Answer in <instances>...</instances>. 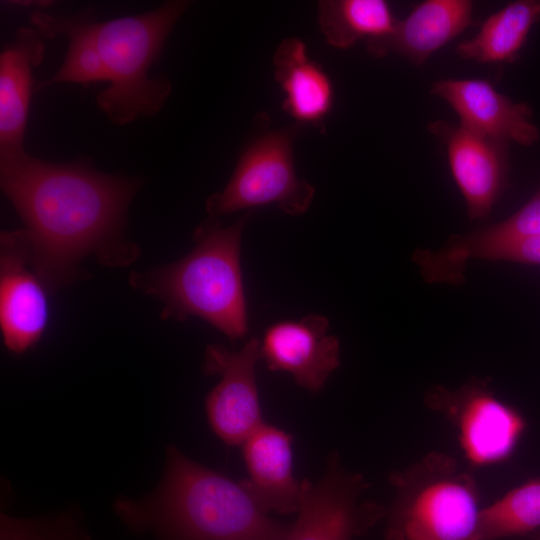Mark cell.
Here are the masks:
<instances>
[{
	"mask_svg": "<svg viewBox=\"0 0 540 540\" xmlns=\"http://www.w3.org/2000/svg\"><path fill=\"white\" fill-rule=\"evenodd\" d=\"M142 181L98 172L81 158L52 163L25 150L0 154L1 190L21 218L30 265L49 293L75 282L93 256L125 267L140 249L125 236Z\"/></svg>",
	"mask_w": 540,
	"mask_h": 540,
	"instance_id": "cell-1",
	"label": "cell"
},
{
	"mask_svg": "<svg viewBox=\"0 0 540 540\" xmlns=\"http://www.w3.org/2000/svg\"><path fill=\"white\" fill-rule=\"evenodd\" d=\"M118 518L157 540H285L291 526L269 517L243 481L200 465L177 447L166 451L163 478L140 499H118Z\"/></svg>",
	"mask_w": 540,
	"mask_h": 540,
	"instance_id": "cell-2",
	"label": "cell"
},
{
	"mask_svg": "<svg viewBox=\"0 0 540 540\" xmlns=\"http://www.w3.org/2000/svg\"><path fill=\"white\" fill-rule=\"evenodd\" d=\"M250 213L230 226L208 216L194 231V248L170 264L133 271L131 287L163 304L161 317H198L231 340L248 332L247 303L240 263L241 240Z\"/></svg>",
	"mask_w": 540,
	"mask_h": 540,
	"instance_id": "cell-3",
	"label": "cell"
},
{
	"mask_svg": "<svg viewBox=\"0 0 540 540\" xmlns=\"http://www.w3.org/2000/svg\"><path fill=\"white\" fill-rule=\"evenodd\" d=\"M191 1L173 0L142 14L98 21L91 11L73 17L95 46L109 86L98 107L117 125L155 115L171 93L165 76L150 77L164 43Z\"/></svg>",
	"mask_w": 540,
	"mask_h": 540,
	"instance_id": "cell-4",
	"label": "cell"
},
{
	"mask_svg": "<svg viewBox=\"0 0 540 540\" xmlns=\"http://www.w3.org/2000/svg\"><path fill=\"white\" fill-rule=\"evenodd\" d=\"M391 483L396 498L385 540H479L477 486L450 456L430 453L392 474Z\"/></svg>",
	"mask_w": 540,
	"mask_h": 540,
	"instance_id": "cell-5",
	"label": "cell"
},
{
	"mask_svg": "<svg viewBox=\"0 0 540 540\" xmlns=\"http://www.w3.org/2000/svg\"><path fill=\"white\" fill-rule=\"evenodd\" d=\"M299 132L296 124L257 134L240 155L224 189L207 198L208 216L219 218L270 205L292 216L305 213L316 190L295 169L294 142Z\"/></svg>",
	"mask_w": 540,
	"mask_h": 540,
	"instance_id": "cell-6",
	"label": "cell"
},
{
	"mask_svg": "<svg viewBox=\"0 0 540 540\" xmlns=\"http://www.w3.org/2000/svg\"><path fill=\"white\" fill-rule=\"evenodd\" d=\"M367 483L347 471L332 452L323 476L301 480L298 517L285 540H353L385 515L383 506L362 500Z\"/></svg>",
	"mask_w": 540,
	"mask_h": 540,
	"instance_id": "cell-7",
	"label": "cell"
},
{
	"mask_svg": "<svg viewBox=\"0 0 540 540\" xmlns=\"http://www.w3.org/2000/svg\"><path fill=\"white\" fill-rule=\"evenodd\" d=\"M261 359L260 340L249 339L241 349L220 344L206 347L203 372L220 380L205 400L213 432L225 444L242 445L263 423L256 382V364Z\"/></svg>",
	"mask_w": 540,
	"mask_h": 540,
	"instance_id": "cell-8",
	"label": "cell"
},
{
	"mask_svg": "<svg viewBox=\"0 0 540 540\" xmlns=\"http://www.w3.org/2000/svg\"><path fill=\"white\" fill-rule=\"evenodd\" d=\"M428 401L452 419L466 458L476 466L510 457L525 430L523 416L478 382L455 391L438 388Z\"/></svg>",
	"mask_w": 540,
	"mask_h": 540,
	"instance_id": "cell-9",
	"label": "cell"
},
{
	"mask_svg": "<svg viewBox=\"0 0 540 540\" xmlns=\"http://www.w3.org/2000/svg\"><path fill=\"white\" fill-rule=\"evenodd\" d=\"M45 285L30 265L22 229L0 236V328L4 344L21 354L45 332L48 301Z\"/></svg>",
	"mask_w": 540,
	"mask_h": 540,
	"instance_id": "cell-10",
	"label": "cell"
},
{
	"mask_svg": "<svg viewBox=\"0 0 540 540\" xmlns=\"http://www.w3.org/2000/svg\"><path fill=\"white\" fill-rule=\"evenodd\" d=\"M328 330V319L318 314L278 321L260 340L261 358L269 370L287 372L300 387L318 393L340 365L339 340Z\"/></svg>",
	"mask_w": 540,
	"mask_h": 540,
	"instance_id": "cell-11",
	"label": "cell"
},
{
	"mask_svg": "<svg viewBox=\"0 0 540 540\" xmlns=\"http://www.w3.org/2000/svg\"><path fill=\"white\" fill-rule=\"evenodd\" d=\"M428 129L446 147L451 173L466 201L469 218H486L504 187L507 143L442 120L429 123Z\"/></svg>",
	"mask_w": 540,
	"mask_h": 540,
	"instance_id": "cell-12",
	"label": "cell"
},
{
	"mask_svg": "<svg viewBox=\"0 0 540 540\" xmlns=\"http://www.w3.org/2000/svg\"><path fill=\"white\" fill-rule=\"evenodd\" d=\"M431 93L445 100L458 114L460 125L475 134L525 146L539 137L528 105L513 102L487 80H439Z\"/></svg>",
	"mask_w": 540,
	"mask_h": 540,
	"instance_id": "cell-13",
	"label": "cell"
},
{
	"mask_svg": "<svg viewBox=\"0 0 540 540\" xmlns=\"http://www.w3.org/2000/svg\"><path fill=\"white\" fill-rule=\"evenodd\" d=\"M248 479L242 480L266 513L297 512L301 481L293 472L292 436L263 423L242 444Z\"/></svg>",
	"mask_w": 540,
	"mask_h": 540,
	"instance_id": "cell-14",
	"label": "cell"
},
{
	"mask_svg": "<svg viewBox=\"0 0 540 540\" xmlns=\"http://www.w3.org/2000/svg\"><path fill=\"white\" fill-rule=\"evenodd\" d=\"M473 6L470 0L421 2L396 22L389 35L367 42V50L376 58L397 53L422 65L470 25Z\"/></svg>",
	"mask_w": 540,
	"mask_h": 540,
	"instance_id": "cell-15",
	"label": "cell"
},
{
	"mask_svg": "<svg viewBox=\"0 0 540 540\" xmlns=\"http://www.w3.org/2000/svg\"><path fill=\"white\" fill-rule=\"evenodd\" d=\"M44 43L35 28H19L0 54V154L19 152L27 125L32 69L44 57Z\"/></svg>",
	"mask_w": 540,
	"mask_h": 540,
	"instance_id": "cell-16",
	"label": "cell"
},
{
	"mask_svg": "<svg viewBox=\"0 0 540 540\" xmlns=\"http://www.w3.org/2000/svg\"><path fill=\"white\" fill-rule=\"evenodd\" d=\"M274 77L283 92L282 108L297 125L324 130L334 103V88L323 67L312 60L305 43L288 37L274 56Z\"/></svg>",
	"mask_w": 540,
	"mask_h": 540,
	"instance_id": "cell-17",
	"label": "cell"
},
{
	"mask_svg": "<svg viewBox=\"0 0 540 540\" xmlns=\"http://www.w3.org/2000/svg\"><path fill=\"white\" fill-rule=\"evenodd\" d=\"M471 258L540 265V235L507 240L483 239L473 231L456 235L441 249L426 251L424 267L436 282L461 284Z\"/></svg>",
	"mask_w": 540,
	"mask_h": 540,
	"instance_id": "cell-18",
	"label": "cell"
},
{
	"mask_svg": "<svg viewBox=\"0 0 540 540\" xmlns=\"http://www.w3.org/2000/svg\"><path fill=\"white\" fill-rule=\"evenodd\" d=\"M539 19L540 1L509 3L490 15L474 37L460 42L456 53L464 60L479 63L512 62Z\"/></svg>",
	"mask_w": 540,
	"mask_h": 540,
	"instance_id": "cell-19",
	"label": "cell"
},
{
	"mask_svg": "<svg viewBox=\"0 0 540 540\" xmlns=\"http://www.w3.org/2000/svg\"><path fill=\"white\" fill-rule=\"evenodd\" d=\"M317 10L326 42L339 49L386 37L397 22L384 0H321Z\"/></svg>",
	"mask_w": 540,
	"mask_h": 540,
	"instance_id": "cell-20",
	"label": "cell"
},
{
	"mask_svg": "<svg viewBox=\"0 0 540 540\" xmlns=\"http://www.w3.org/2000/svg\"><path fill=\"white\" fill-rule=\"evenodd\" d=\"M539 527L540 478H535L482 509L479 540L522 535Z\"/></svg>",
	"mask_w": 540,
	"mask_h": 540,
	"instance_id": "cell-21",
	"label": "cell"
},
{
	"mask_svg": "<svg viewBox=\"0 0 540 540\" xmlns=\"http://www.w3.org/2000/svg\"><path fill=\"white\" fill-rule=\"evenodd\" d=\"M0 540H91L76 511L34 518L1 513Z\"/></svg>",
	"mask_w": 540,
	"mask_h": 540,
	"instance_id": "cell-22",
	"label": "cell"
},
{
	"mask_svg": "<svg viewBox=\"0 0 540 540\" xmlns=\"http://www.w3.org/2000/svg\"><path fill=\"white\" fill-rule=\"evenodd\" d=\"M473 232L487 240L518 239L540 235V192L510 218Z\"/></svg>",
	"mask_w": 540,
	"mask_h": 540,
	"instance_id": "cell-23",
	"label": "cell"
},
{
	"mask_svg": "<svg viewBox=\"0 0 540 540\" xmlns=\"http://www.w3.org/2000/svg\"><path fill=\"white\" fill-rule=\"evenodd\" d=\"M12 5H18V6H40V7H46L51 4L49 1H11Z\"/></svg>",
	"mask_w": 540,
	"mask_h": 540,
	"instance_id": "cell-24",
	"label": "cell"
}]
</instances>
